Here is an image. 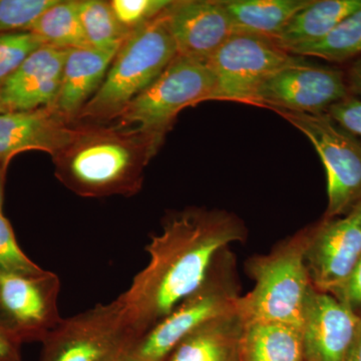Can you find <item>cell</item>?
I'll list each match as a JSON object with an SVG mask.
<instances>
[{
  "mask_svg": "<svg viewBox=\"0 0 361 361\" xmlns=\"http://www.w3.org/2000/svg\"><path fill=\"white\" fill-rule=\"evenodd\" d=\"M246 238L244 223L226 211L188 208L168 216L146 247L148 265L118 296L137 341L200 286L221 250Z\"/></svg>",
  "mask_w": 361,
  "mask_h": 361,
  "instance_id": "obj_1",
  "label": "cell"
},
{
  "mask_svg": "<svg viewBox=\"0 0 361 361\" xmlns=\"http://www.w3.org/2000/svg\"><path fill=\"white\" fill-rule=\"evenodd\" d=\"M164 140L141 130L75 123L70 142L52 157L56 179L85 198L139 193L145 170Z\"/></svg>",
  "mask_w": 361,
  "mask_h": 361,
  "instance_id": "obj_2",
  "label": "cell"
},
{
  "mask_svg": "<svg viewBox=\"0 0 361 361\" xmlns=\"http://www.w3.org/2000/svg\"><path fill=\"white\" fill-rule=\"evenodd\" d=\"M177 56L165 11L123 40L103 84L80 111L78 122H109L118 118Z\"/></svg>",
  "mask_w": 361,
  "mask_h": 361,
  "instance_id": "obj_3",
  "label": "cell"
},
{
  "mask_svg": "<svg viewBox=\"0 0 361 361\" xmlns=\"http://www.w3.org/2000/svg\"><path fill=\"white\" fill-rule=\"evenodd\" d=\"M307 227L287 237L270 252L246 262L253 289L242 296L239 310L245 322L275 320L302 324L306 296L313 286L306 264Z\"/></svg>",
  "mask_w": 361,
  "mask_h": 361,
  "instance_id": "obj_4",
  "label": "cell"
},
{
  "mask_svg": "<svg viewBox=\"0 0 361 361\" xmlns=\"http://www.w3.org/2000/svg\"><path fill=\"white\" fill-rule=\"evenodd\" d=\"M240 285L236 258L229 248L214 259L208 274L198 288L157 323L130 348L142 361H164L182 339L203 326L239 310Z\"/></svg>",
  "mask_w": 361,
  "mask_h": 361,
  "instance_id": "obj_5",
  "label": "cell"
},
{
  "mask_svg": "<svg viewBox=\"0 0 361 361\" xmlns=\"http://www.w3.org/2000/svg\"><path fill=\"white\" fill-rule=\"evenodd\" d=\"M215 90L216 80L210 66L178 54L116 118L121 127L135 123L140 129L165 140L180 111L213 101Z\"/></svg>",
  "mask_w": 361,
  "mask_h": 361,
  "instance_id": "obj_6",
  "label": "cell"
},
{
  "mask_svg": "<svg viewBox=\"0 0 361 361\" xmlns=\"http://www.w3.org/2000/svg\"><path fill=\"white\" fill-rule=\"evenodd\" d=\"M301 133L320 157L327 180L324 219L341 217L361 202V142L326 113L273 110Z\"/></svg>",
  "mask_w": 361,
  "mask_h": 361,
  "instance_id": "obj_7",
  "label": "cell"
},
{
  "mask_svg": "<svg viewBox=\"0 0 361 361\" xmlns=\"http://www.w3.org/2000/svg\"><path fill=\"white\" fill-rule=\"evenodd\" d=\"M137 341L120 297L61 320L42 344L40 361H115Z\"/></svg>",
  "mask_w": 361,
  "mask_h": 361,
  "instance_id": "obj_8",
  "label": "cell"
},
{
  "mask_svg": "<svg viewBox=\"0 0 361 361\" xmlns=\"http://www.w3.org/2000/svg\"><path fill=\"white\" fill-rule=\"evenodd\" d=\"M305 61L274 40L235 32L208 63L216 80L213 101L253 104L259 87L268 78Z\"/></svg>",
  "mask_w": 361,
  "mask_h": 361,
  "instance_id": "obj_9",
  "label": "cell"
},
{
  "mask_svg": "<svg viewBox=\"0 0 361 361\" xmlns=\"http://www.w3.org/2000/svg\"><path fill=\"white\" fill-rule=\"evenodd\" d=\"M61 281L56 273L0 274V329L21 343L44 342L58 327Z\"/></svg>",
  "mask_w": 361,
  "mask_h": 361,
  "instance_id": "obj_10",
  "label": "cell"
},
{
  "mask_svg": "<svg viewBox=\"0 0 361 361\" xmlns=\"http://www.w3.org/2000/svg\"><path fill=\"white\" fill-rule=\"evenodd\" d=\"M343 73L311 66L307 61L287 66L259 87L254 103L295 113L323 114L349 96Z\"/></svg>",
  "mask_w": 361,
  "mask_h": 361,
  "instance_id": "obj_11",
  "label": "cell"
},
{
  "mask_svg": "<svg viewBox=\"0 0 361 361\" xmlns=\"http://www.w3.org/2000/svg\"><path fill=\"white\" fill-rule=\"evenodd\" d=\"M306 264L313 286L334 291L361 258V202L345 215L307 227Z\"/></svg>",
  "mask_w": 361,
  "mask_h": 361,
  "instance_id": "obj_12",
  "label": "cell"
},
{
  "mask_svg": "<svg viewBox=\"0 0 361 361\" xmlns=\"http://www.w3.org/2000/svg\"><path fill=\"white\" fill-rule=\"evenodd\" d=\"M178 54L208 65L234 35L222 0H180L166 9Z\"/></svg>",
  "mask_w": 361,
  "mask_h": 361,
  "instance_id": "obj_13",
  "label": "cell"
},
{
  "mask_svg": "<svg viewBox=\"0 0 361 361\" xmlns=\"http://www.w3.org/2000/svg\"><path fill=\"white\" fill-rule=\"evenodd\" d=\"M361 319L336 297L311 287L302 310L305 361H342Z\"/></svg>",
  "mask_w": 361,
  "mask_h": 361,
  "instance_id": "obj_14",
  "label": "cell"
},
{
  "mask_svg": "<svg viewBox=\"0 0 361 361\" xmlns=\"http://www.w3.org/2000/svg\"><path fill=\"white\" fill-rule=\"evenodd\" d=\"M73 126L52 108L0 113V164L7 169L14 157L27 151L56 156L70 142Z\"/></svg>",
  "mask_w": 361,
  "mask_h": 361,
  "instance_id": "obj_15",
  "label": "cell"
},
{
  "mask_svg": "<svg viewBox=\"0 0 361 361\" xmlns=\"http://www.w3.org/2000/svg\"><path fill=\"white\" fill-rule=\"evenodd\" d=\"M68 49L42 45L1 85L7 111L52 108L58 99Z\"/></svg>",
  "mask_w": 361,
  "mask_h": 361,
  "instance_id": "obj_16",
  "label": "cell"
},
{
  "mask_svg": "<svg viewBox=\"0 0 361 361\" xmlns=\"http://www.w3.org/2000/svg\"><path fill=\"white\" fill-rule=\"evenodd\" d=\"M118 51H101L92 47L68 51L61 90L52 106L66 122L77 123L80 111L103 84Z\"/></svg>",
  "mask_w": 361,
  "mask_h": 361,
  "instance_id": "obj_17",
  "label": "cell"
},
{
  "mask_svg": "<svg viewBox=\"0 0 361 361\" xmlns=\"http://www.w3.org/2000/svg\"><path fill=\"white\" fill-rule=\"evenodd\" d=\"M244 323L239 310L221 316L182 339L164 361H242Z\"/></svg>",
  "mask_w": 361,
  "mask_h": 361,
  "instance_id": "obj_18",
  "label": "cell"
},
{
  "mask_svg": "<svg viewBox=\"0 0 361 361\" xmlns=\"http://www.w3.org/2000/svg\"><path fill=\"white\" fill-rule=\"evenodd\" d=\"M242 361H305L300 325L275 320L244 323Z\"/></svg>",
  "mask_w": 361,
  "mask_h": 361,
  "instance_id": "obj_19",
  "label": "cell"
},
{
  "mask_svg": "<svg viewBox=\"0 0 361 361\" xmlns=\"http://www.w3.org/2000/svg\"><path fill=\"white\" fill-rule=\"evenodd\" d=\"M361 8V0H310L289 20L274 40L290 51L326 37L344 18Z\"/></svg>",
  "mask_w": 361,
  "mask_h": 361,
  "instance_id": "obj_20",
  "label": "cell"
},
{
  "mask_svg": "<svg viewBox=\"0 0 361 361\" xmlns=\"http://www.w3.org/2000/svg\"><path fill=\"white\" fill-rule=\"evenodd\" d=\"M310 0H222L234 32L276 39Z\"/></svg>",
  "mask_w": 361,
  "mask_h": 361,
  "instance_id": "obj_21",
  "label": "cell"
},
{
  "mask_svg": "<svg viewBox=\"0 0 361 361\" xmlns=\"http://www.w3.org/2000/svg\"><path fill=\"white\" fill-rule=\"evenodd\" d=\"M30 32L47 47L68 51L90 47L80 20L78 0H56L33 23Z\"/></svg>",
  "mask_w": 361,
  "mask_h": 361,
  "instance_id": "obj_22",
  "label": "cell"
},
{
  "mask_svg": "<svg viewBox=\"0 0 361 361\" xmlns=\"http://www.w3.org/2000/svg\"><path fill=\"white\" fill-rule=\"evenodd\" d=\"M289 54L342 61L361 56V8L351 13L323 39L293 47Z\"/></svg>",
  "mask_w": 361,
  "mask_h": 361,
  "instance_id": "obj_23",
  "label": "cell"
},
{
  "mask_svg": "<svg viewBox=\"0 0 361 361\" xmlns=\"http://www.w3.org/2000/svg\"><path fill=\"white\" fill-rule=\"evenodd\" d=\"M78 11L85 37L92 49H120L130 33L116 20L110 1L78 0Z\"/></svg>",
  "mask_w": 361,
  "mask_h": 361,
  "instance_id": "obj_24",
  "label": "cell"
},
{
  "mask_svg": "<svg viewBox=\"0 0 361 361\" xmlns=\"http://www.w3.org/2000/svg\"><path fill=\"white\" fill-rule=\"evenodd\" d=\"M42 40L32 32L0 35V87L18 71L26 59L42 47Z\"/></svg>",
  "mask_w": 361,
  "mask_h": 361,
  "instance_id": "obj_25",
  "label": "cell"
},
{
  "mask_svg": "<svg viewBox=\"0 0 361 361\" xmlns=\"http://www.w3.org/2000/svg\"><path fill=\"white\" fill-rule=\"evenodd\" d=\"M56 0H0V35L30 32L33 23Z\"/></svg>",
  "mask_w": 361,
  "mask_h": 361,
  "instance_id": "obj_26",
  "label": "cell"
},
{
  "mask_svg": "<svg viewBox=\"0 0 361 361\" xmlns=\"http://www.w3.org/2000/svg\"><path fill=\"white\" fill-rule=\"evenodd\" d=\"M44 269L35 264L20 248L13 226L0 212V274L35 275Z\"/></svg>",
  "mask_w": 361,
  "mask_h": 361,
  "instance_id": "obj_27",
  "label": "cell"
},
{
  "mask_svg": "<svg viewBox=\"0 0 361 361\" xmlns=\"http://www.w3.org/2000/svg\"><path fill=\"white\" fill-rule=\"evenodd\" d=\"M169 0H111L116 20L128 32L147 25L170 6Z\"/></svg>",
  "mask_w": 361,
  "mask_h": 361,
  "instance_id": "obj_28",
  "label": "cell"
},
{
  "mask_svg": "<svg viewBox=\"0 0 361 361\" xmlns=\"http://www.w3.org/2000/svg\"><path fill=\"white\" fill-rule=\"evenodd\" d=\"M326 114L344 130L361 139V99L349 94L330 106Z\"/></svg>",
  "mask_w": 361,
  "mask_h": 361,
  "instance_id": "obj_29",
  "label": "cell"
},
{
  "mask_svg": "<svg viewBox=\"0 0 361 361\" xmlns=\"http://www.w3.org/2000/svg\"><path fill=\"white\" fill-rule=\"evenodd\" d=\"M329 294L361 319V258L345 281Z\"/></svg>",
  "mask_w": 361,
  "mask_h": 361,
  "instance_id": "obj_30",
  "label": "cell"
},
{
  "mask_svg": "<svg viewBox=\"0 0 361 361\" xmlns=\"http://www.w3.org/2000/svg\"><path fill=\"white\" fill-rule=\"evenodd\" d=\"M21 342L0 329V361H23Z\"/></svg>",
  "mask_w": 361,
  "mask_h": 361,
  "instance_id": "obj_31",
  "label": "cell"
},
{
  "mask_svg": "<svg viewBox=\"0 0 361 361\" xmlns=\"http://www.w3.org/2000/svg\"><path fill=\"white\" fill-rule=\"evenodd\" d=\"M348 90L361 96V56L351 65L348 71Z\"/></svg>",
  "mask_w": 361,
  "mask_h": 361,
  "instance_id": "obj_32",
  "label": "cell"
},
{
  "mask_svg": "<svg viewBox=\"0 0 361 361\" xmlns=\"http://www.w3.org/2000/svg\"><path fill=\"white\" fill-rule=\"evenodd\" d=\"M342 361H361V322L355 341Z\"/></svg>",
  "mask_w": 361,
  "mask_h": 361,
  "instance_id": "obj_33",
  "label": "cell"
},
{
  "mask_svg": "<svg viewBox=\"0 0 361 361\" xmlns=\"http://www.w3.org/2000/svg\"><path fill=\"white\" fill-rule=\"evenodd\" d=\"M7 169L2 164H0V212H2V205H4V185H6Z\"/></svg>",
  "mask_w": 361,
  "mask_h": 361,
  "instance_id": "obj_34",
  "label": "cell"
},
{
  "mask_svg": "<svg viewBox=\"0 0 361 361\" xmlns=\"http://www.w3.org/2000/svg\"><path fill=\"white\" fill-rule=\"evenodd\" d=\"M115 361H142L140 360L139 357H137L135 355H133L130 353V348L128 349V350L123 351L122 355L118 356V358Z\"/></svg>",
  "mask_w": 361,
  "mask_h": 361,
  "instance_id": "obj_35",
  "label": "cell"
},
{
  "mask_svg": "<svg viewBox=\"0 0 361 361\" xmlns=\"http://www.w3.org/2000/svg\"><path fill=\"white\" fill-rule=\"evenodd\" d=\"M4 111H8L6 110V106H4V99H2L1 90H0V113H4Z\"/></svg>",
  "mask_w": 361,
  "mask_h": 361,
  "instance_id": "obj_36",
  "label": "cell"
}]
</instances>
